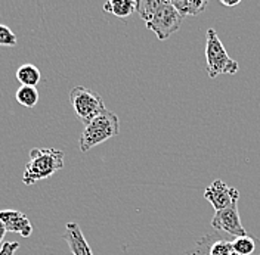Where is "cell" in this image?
<instances>
[{"mask_svg": "<svg viewBox=\"0 0 260 255\" xmlns=\"http://www.w3.org/2000/svg\"><path fill=\"white\" fill-rule=\"evenodd\" d=\"M164 0H138L136 2V11L139 12V16L146 22H149L155 12L160 9Z\"/></svg>", "mask_w": 260, "mask_h": 255, "instance_id": "cell-15", "label": "cell"}, {"mask_svg": "<svg viewBox=\"0 0 260 255\" xmlns=\"http://www.w3.org/2000/svg\"><path fill=\"white\" fill-rule=\"evenodd\" d=\"M180 22H182V16L179 15V12L173 8L172 2L164 0L160 9L155 12L154 18L146 22V28L155 32L158 40H167L170 35H173L175 32L180 28Z\"/></svg>", "mask_w": 260, "mask_h": 255, "instance_id": "cell-5", "label": "cell"}, {"mask_svg": "<svg viewBox=\"0 0 260 255\" xmlns=\"http://www.w3.org/2000/svg\"><path fill=\"white\" fill-rule=\"evenodd\" d=\"M173 8L182 16H197L206 11L209 6L207 0H172Z\"/></svg>", "mask_w": 260, "mask_h": 255, "instance_id": "cell-10", "label": "cell"}, {"mask_svg": "<svg viewBox=\"0 0 260 255\" xmlns=\"http://www.w3.org/2000/svg\"><path fill=\"white\" fill-rule=\"evenodd\" d=\"M16 45V35L8 25L0 24V46L12 48Z\"/></svg>", "mask_w": 260, "mask_h": 255, "instance_id": "cell-16", "label": "cell"}, {"mask_svg": "<svg viewBox=\"0 0 260 255\" xmlns=\"http://www.w3.org/2000/svg\"><path fill=\"white\" fill-rule=\"evenodd\" d=\"M64 167V152L55 148H34L30 151V160L27 161L22 183L31 186L39 180L49 178Z\"/></svg>", "mask_w": 260, "mask_h": 255, "instance_id": "cell-1", "label": "cell"}, {"mask_svg": "<svg viewBox=\"0 0 260 255\" xmlns=\"http://www.w3.org/2000/svg\"><path fill=\"white\" fill-rule=\"evenodd\" d=\"M220 3L223 5V6H228V8H234V6H238L241 2L240 0H235V2H226V0H220Z\"/></svg>", "mask_w": 260, "mask_h": 255, "instance_id": "cell-18", "label": "cell"}, {"mask_svg": "<svg viewBox=\"0 0 260 255\" xmlns=\"http://www.w3.org/2000/svg\"><path fill=\"white\" fill-rule=\"evenodd\" d=\"M120 133V121L118 117L110 111H104L84 126L81 131L79 146L81 152H87L98 144L107 142L108 139L115 137Z\"/></svg>", "mask_w": 260, "mask_h": 255, "instance_id": "cell-2", "label": "cell"}, {"mask_svg": "<svg viewBox=\"0 0 260 255\" xmlns=\"http://www.w3.org/2000/svg\"><path fill=\"white\" fill-rule=\"evenodd\" d=\"M5 235H6V229H5V224L0 222V245H2V242H3V238H5Z\"/></svg>", "mask_w": 260, "mask_h": 255, "instance_id": "cell-19", "label": "cell"}, {"mask_svg": "<svg viewBox=\"0 0 260 255\" xmlns=\"http://www.w3.org/2000/svg\"><path fill=\"white\" fill-rule=\"evenodd\" d=\"M204 198L210 202L211 207L217 212V211H222L229 205H232L235 201H238L240 192L235 188L228 186L223 180H214L210 186L206 188Z\"/></svg>", "mask_w": 260, "mask_h": 255, "instance_id": "cell-7", "label": "cell"}, {"mask_svg": "<svg viewBox=\"0 0 260 255\" xmlns=\"http://www.w3.org/2000/svg\"><path fill=\"white\" fill-rule=\"evenodd\" d=\"M62 238L68 243L70 251L73 252V255H93L87 240L81 232L80 226L77 223L67 224Z\"/></svg>", "mask_w": 260, "mask_h": 255, "instance_id": "cell-9", "label": "cell"}, {"mask_svg": "<svg viewBox=\"0 0 260 255\" xmlns=\"http://www.w3.org/2000/svg\"><path fill=\"white\" fill-rule=\"evenodd\" d=\"M16 80L21 83V86L36 87L40 81V71L32 64L21 65L16 69Z\"/></svg>", "mask_w": 260, "mask_h": 255, "instance_id": "cell-13", "label": "cell"}, {"mask_svg": "<svg viewBox=\"0 0 260 255\" xmlns=\"http://www.w3.org/2000/svg\"><path fill=\"white\" fill-rule=\"evenodd\" d=\"M70 102L76 115L79 117V120L84 126L89 124L92 120H95L98 115H101L104 111H107L104 99L98 95L95 90L87 89L84 86H77L71 89Z\"/></svg>", "mask_w": 260, "mask_h": 255, "instance_id": "cell-4", "label": "cell"}, {"mask_svg": "<svg viewBox=\"0 0 260 255\" xmlns=\"http://www.w3.org/2000/svg\"><path fill=\"white\" fill-rule=\"evenodd\" d=\"M16 102L24 108H34L39 102V92L36 87L21 86L15 93Z\"/></svg>", "mask_w": 260, "mask_h": 255, "instance_id": "cell-14", "label": "cell"}, {"mask_svg": "<svg viewBox=\"0 0 260 255\" xmlns=\"http://www.w3.org/2000/svg\"><path fill=\"white\" fill-rule=\"evenodd\" d=\"M19 248L18 242H5L0 248V255H15Z\"/></svg>", "mask_w": 260, "mask_h": 255, "instance_id": "cell-17", "label": "cell"}, {"mask_svg": "<svg viewBox=\"0 0 260 255\" xmlns=\"http://www.w3.org/2000/svg\"><path fill=\"white\" fill-rule=\"evenodd\" d=\"M0 222L5 224L6 232L19 233L22 238H30L32 233L31 222L28 217L15 209H2L0 211Z\"/></svg>", "mask_w": 260, "mask_h": 255, "instance_id": "cell-8", "label": "cell"}, {"mask_svg": "<svg viewBox=\"0 0 260 255\" xmlns=\"http://www.w3.org/2000/svg\"><path fill=\"white\" fill-rule=\"evenodd\" d=\"M234 252L237 255H254L260 251V239L247 235L232 240Z\"/></svg>", "mask_w": 260, "mask_h": 255, "instance_id": "cell-11", "label": "cell"}, {"mask_svg": "<svg viewBox=\"0 0 260 255\" xmlns=\"http://www.w3.org/2000/svg\"><path fill=\"white\" fill-rule=\"evenodd\" d=\"M211 226H213V229L225 232L235 238H241V236L248 235L241 223V218H240L238 201H235L232 205H229L222 211H217L211 220Z\"/></svg>", "mask_w": 260, "mask_h": 255, "instance_id": "cell-6", "label": "cell"}, {"mask_svg": "<svg viewBox=\"0 0 260 255\" xmlns=\"http://www.w3.org/2000/svg\"><path fill=\"white\" fill-rule=\"evenodd\" d=\"M206 59L210 79H216L220 74H237L240 68L238 62L228 55L223 43L213 28H209L206 35Z\"/></svg>", "mask_w": 260, "mask_h": 255, "instance_id": "cell-3", "label": "cell"}, {"mask_svg": "<svg viewBox=\"0 0 260 255\" xmlns=\"http://www.w3.org/2000/svg\"><path fill=\"white\" fill-rule=\"evenodd\" d=\"M104 11L118 18H127L136 11V0H111L104 5Z\"/></svg>", "mask_w": 260, "mask_h": 255, "instance_id": "cell-12", "label": "cell"}]
</instances>
